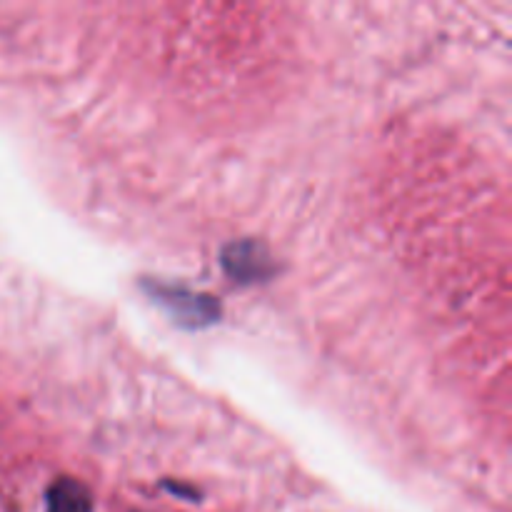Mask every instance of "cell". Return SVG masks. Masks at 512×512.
I'll return each instance as SVG.
<instances>
[{"label":"cell","mask_w":512,"mask_h":512,"mask_svg":"<svg viewBox=\"0 0 512 512\" xmlns=\"http://www.w3.org/2000/svg\"><path fill=\"white\" fill-rule=\"evenodd\" d=\"M225 270L235 278H258L263 275V270L268 268V258H265L263 250L253 243L243 245H230L225 250Z\"/></svg>","instance_id":"cell-3"},{"label":"cell","mask_w":512,"mask_h":512,"mask_svg":"<svg viewBox=\"0 0 512 512\" xmlns=\"http://www.w3.org/2000/svg\"><path fill=\"white\" fill-rule=\"evenodd\" d=\"M150 293H155L158 303H163L180 323L203 325L210 323L215 318V313H218L215 300L205 298V295H193L188 290L178 288H153Z\"/></svg>","instance_id":"cell-1"},{"label":"cell","mask_w":512,"mask_h":512,"mask_svg":"<svg viewBox=\"0 0 512 512\" xmlns=\"http://www.w3.org/2000/svg\"><path fill=\"white\" fill-rule=\"evenodd\" d=\"M93 498L88 488L73 478L55 480L48 488V512H90Z\"/></svg>","instance_id":"cell-2"}]
</instances>
